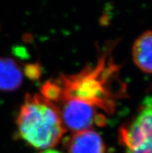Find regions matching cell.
I'll return each instance as SVG.
<instances>
[{
  "label": "cell",
  "instance_id": "cell-1",
  "mask_svg": "<svg viewBox=\"0 0 152 153\" xmlns=\"http://www.w3.org/2000/svg\"><path fill=\"white\" fill-rule=\"evenodd\" d=\"M117 72L113 59L105 54L94 66H87L79 73L64 75L46 82L41 87V95L54 104L64 100H74L105 115L113 114L116 98L113 82Z\"/></svg>",
  "mask_w": 152,
  "mask_h": 153
},
{
  "label": "cell",
  "instance_id": "cell-2",
  "mask_svg": "<svg viewBox=\"0 0 152 153\" xmlns=\"http://www.w3.org/2000/svg\"><path fill=\"white\" fill-rule=\"evenodd\" d=\"M16 127L20 138L38 149L55 146L66 131L58 107L39 94L25 97L16 118Z\"/></svg>",
  "mask_w": 152,
  "mask_h": 153
},
{
  "label": "cell",
  "instance_id": "cell-3",
  "mask_svg": "<svg viewBox=\"0 0 152 153\" xmlns=\"http://www.w3.org/2000/svg\"><path fill=\"white\" fill-rule=\"evenodd\" d=\"M65 127L73 131L89 130L94 126L102 127L106 117L86 103L74 100H64L56 103Z\"/></svg>",
  "mask_w": 152,
  "mask_h": 153
},
{
  "label": "cell",
  "instance_id": "cell-4",
  "mask_svg": "<svg viewBox=\"0 0 152 153\" xmlns=\"http://www.w3.org/2000/svg\"><path fill=\"white\" fill-rule=\"evenodd\" d=\"M119 140L127 150H134L147 142L152 143V107L143 104L133 121L122 127Z\"/></svg>",
  "mask_w": 152,
  "mask_h": 153
},
{
  "label": "cell",
  "instance_id": "cell-5",
  "mask_svg": "<svg viewBox=\"0 0 152 153\" xmlns=\"http://www.w3.org/2000/svg\"><path fill=\"white\" fill-rule=\"evenodd\" d=\"M68 153H105L106 147L101 136L93 130L75 132L67 141Z\"/></svg>",
  "mask_w": 152,
  "mask_h": 153
},
{
  "label": "cell",
  "instance_id": "cell-6",
  "mask_svg": "<svg viewBox=\"0 0 152 153\" xmlns=\"http://www.w3.org/2000/svg\"><path fill=\"white\" fill-rule=\"evenodd\" d=\"M135 65L146 73L152 74V31H147L135 41L132 50Z\"/></svg>",
  "mask_w": 152,
  "mask_h": 153
},
{
  "label": "cell",
  "instance_id": "cell-7",
  "mask_svg": "<svg viewBox=\"0 0 152 153\" xmlns=\"http://www.w3.org/2000/svg\"><path fill=\"white\" fill-rule=\"evenodd\" d=\"M23 72L11 58H0V90L13 91L22 85Z\"/></svg>",
  "mask_w": 152,
  "mask_h": 153
},
{
  "label": "cell",
  "instance_id": "cell-8",
  "mask_svg": "<svg viewBox=\"0 0 152 153\" xmlns=\"http://www.w3.org/2000/svg\"><path fill=\"white\" fill-rule=\"evenodd\" d=\"M127 153H152V143L147 142L134 150H127Z\"/></svg>",
  "mask_w": 152,
  "mask_h": 153
},
{
  "label": "cell",
  "instance_id": "cell-9",
  "mask_svg": "<svg viewBox=\"0 0 152 153\" xmlns=\"http://www.w3.org/2000/svg\"><path fill=\"white\" fill-rule=\"evenodd\" d=\"M143 104L148 105V106H151L152 107V97H146L144 102H143Z\"/></svg>",
  "mask_w": 152,
  "mask_h": 153
},
{
  "label": "cell",
  "instance_id": "cell-10",
  "mask_svg": "<svg viewBox=\"0 0 152 153\" xmlns=\"http://www.w3.org/2000/svg\"><path fill=\"white\" fill-rule=\"evenodd\" d=\"M41 153H62V152H60L57 151V150L47 149V150H45V151H44L43 152H41Z\"/></svg>",
  "mask_w": 152,
  "mask_h": 153
}]
</instances>
